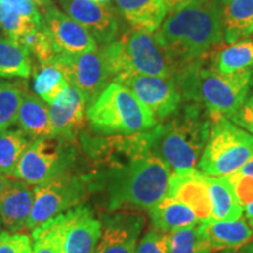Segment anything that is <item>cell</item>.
<instances>
[{
  "label": "cell",
  "mask_w": 253,
  "mask_h": 253,
  "mask_svg": "<svg viewBox=\"0 0 253 253\" xmlns=\"http://www.w3.org/2000/svg\"><path fill=\"white\" fill-rule=\"evenodd\" d=\"M31 53L6 36H0V78L27 79L32 68Z\"/></svg>",
  "instance_id": "484cf974"
},
{
  "label": "cell",
  "mask_w": 253,
  "mask_h": 253,
  "mask_svg": "<svg viewBox=\"0 0 253 253\" xmlns=\"http://www.w3.org/2000/svg\"><path fill=\"white\" fill-rule=\"evenodd\" d=\"M237 172L242 173V175H244V176L252 177V178H253V160L249 161L248 163L244 164V166L240 168V169Z\"/></svg>",
  "instance_id": "74e56055"
},
{
  "label": "cell",
  "mask_w": 253,
  "mask_h": 253,
  "mask_svg": "<svg viewBox=\"0 0 253 253\" xmlns=\"http://www.w3.org/2000/svg\"><path fill=\"white\" fill-rule=\"evenodd\" d=\"M32 239L24 233L0 232V253H32Z\"/></svg>",
  "instance_id": "d6a6232c"
},
{
  "label": "cell",
  "mask_w": 253,
  "mask_h": 253,
  "mask_svg": "<svg viewBox=\"0 0 253 253\" xmlns=\"http://www.w3.org/2000/svg\"><path fill=\"white\" fill-rule=\"evenodd\" d=\"M42 27V14L33 0H0V30L19 42Z\"/></svg>",
  "instance_id": "d6986e66"
},
{
  "label": "cell",
  "mask_w": 253,
  "mask_h": 253,
  "mask_svg": "<svg viewBox=\"0 0 253 253\" xmlns=\"http://www.w3.org/2000/svg\"><path fill=\"white\" fill-rule=\"evenodd\" d=\"M31 143L30 137L21 129L0 131V175L13 177Z\"/></svg>",
  "instance_id": "f1b7e54d"
},
{
  "label": "cell",
  "mask_w": 253,
  "mask_h": 253,
  "mask_svg": "<svg viewBox=\"0 0 253 253\" xmlns=\"http://www.w3.org/2000/svg\"><path fill=\"white\" fill-rule=\"evenodd\" d=\"M88 189L86 175L78 176L72 172L36 185L33 209L26 223V230H34L50 218L81 204Z\"/></svg>",
  "instance_id": "9c48e42d"
},
{
  "label": "cell",
  "mask_w": 253,
  "mask_h": 253,
  "mask_svg": "<svg viewBox=\"0 0 253 253\" xmlns=\"http://www.w3.org/2000/svg\"><path fill=\"white\" fill-rule=\"evenodd\" d=\"M219 6L227 43L253 36V0H220Z\"/></svg>",
  "instance_id": "cb8c5ba5"
},
{
  "label": "cell",
  "mask_w": 253,
  "mask_h": 253,
  "mask_svg": "<svg viewBox=\"0 0 253 253\" xmlns=\"http://www.w3.org/2000/svg\"><path fill=\"white\" fill-rule=\"evenodd\" d=\"M240 253H253V242L249 243V244H246L244 248L242 249Z\"/></svg>",
  "instance_id": "b9f144b4"
},
{
  "label": "cell",
  "mask_w": 253,
  "mask_h": 253,
  "mask_svg": "<svg viewBox=\"0 0 253 253\" xmlns=\"http://www.w3.org/2000/svg\"><path fill=\"white\" fill-rule=\"evenodd\" d=\"M32 246L33 253H62L60 237L48 223L32 230Z\"/></svg>",
  "instance_id": "1f68e13d"
},
{
  "label": "cell",
  "mask_w": 253,
  "mask_h": 253,
  "mask_svg": "<svg viewBox=\"0 0 253 253\" xmlns=\"http://www.w3.org/2000/svg\"><path fill=\"white\" fill-rule=\"evenodd\" d=\"M113 81L128 88L136 99L150 110L157 122L173 115L181 103L182 95L175 78L122 75Z\"/></svg>",
  "instance_id": "7c38bea8"
},
{
  "label": "cell",
  "mask_w": 253,
  "mask_h": 253,
  "mask_svg": "<svg viewBox=\"0 0 253 253\" xmlns=\"http://www.w3.org/2000/svg\"><path fill=\"white\" fill-rule=\"evenodd\" d=\"M252 160H253V157H252Z\"/></svg>",
  "instance_id": "bcb514c9"
},
{
  "label": "cell",
  "mask_w": 253,
  "mask_h": 253,
  "mask_svg": "<svg viewBox=\"0 0 253 253\" xmlns=\"http://www.w3.org/2000/svg\"><path fill=\"white\" fill-rule=\"evenodd\" d=\"M17 122L21 130L33 141L53 137L49 104L36 95L24 91Z\"/></svg>",
  "instance_id": "7402d4cb"
},
{
  "label": "cell",
  "mask_w": 253,
  "mask_h": 253,
  "mask_svg": "<svg viewBox=\"0 0 253 253\" xmlns=\"http://www.w3.org/2000/svg\"><path fill=\"white\" fill-rule=\"evenodd\" d=\"M233 192L242 208H246L253 202V178L244 176L239 172H235L227 176Z\"/></svg>",
  "instance_id": "e575fe53"
},
{
  "label": "cell",
  "mask_w": 253,
  "mask_h": 253,
  "mask_svg": "<svg viewBox=\"0 0 253 253\" xmlns=\"http://www.w3.org/2000/svg\"><path fill=\"white\" fill-rule=\"evenodd\" d=\"M24 90L14 82L0 80V131L17 123Z\"/></svg>",
  "instance_id": "4dcf8cb0"
},
{
  "label": "cell",
  "mask_w": 253,
  "mask_h": 253,
  "mask_svg": "<svg viewBox=\"0 0 253 253\" xmlns=\"http://www.w3.org/2000/svg\"><path fill=\"white\" fill-rule=\"evenodd\" d=\"M212 121L198 169L207 176L227 177L252 160L253 135L226 118Z\"/></svg>",
  "instance_id": "52a82bcc"
},
{
  "label": "cell",
  "mask_w": 253,
  "mask_h": 253,
  "mask_svg": "<svg viewBox=\"0 0 253 253\" xmlns=\"http://www.w3.org/2000/svg\"><path fill=\"white\" fill-rule=\"evenodd\" d=\"M188 205L199 221L211 219L212 204L207 181V175L199 170L173 171L169 181L168 195Z\"/></svg>",
  "instance_id": "e0dca14e"
},
{
  "label": "cell",
  "mask_w": 253,
  "mask_h": 253,
  "mask_svg": "<svg viewBox=\"0 0 253 253\" xmlns=\"http://www.w3.org/2000/svg\"><path fill=\"white\" fill-rule=\"evenodd\" d=\"M211 204L212 220H237L243 216V208L239 204L227 177L207 176Z\"/></svg>",
  "instance_id": "d4e9b609"
},
{
  "label": "cell",
  "mask_w": 253,
  "mask_h": 253,
  "mask_svg": "<svg viewBox=\"0 0 253 253\" xmlns=\"http://www.w3.org/2000/svg\"><path fill=\"white\" fill-rule=\"evenodd\" d=\"M65 13L86 28L97 42L108 45L116 39L119 21L108 6L94 0H59Z\"/></svg>",
  "instance_id": "5bb4252c"
},
{
  "label": "cell",
  "mask_w": 253,
  "mask_h": 253,
  "mask_svg": "<svg viewBox=\"0 0 253 253\" xmlns=\"http://www.w3.org/2000/svg\"><path fill=\"white\" fill-rule=\"evenodd\" d=\"M86 118L90 130L103 136L131 135L157 126L150 110L128 88L114 81L87 107Z\"/></svg>",
  "instance_id": "8992f818"
},
{
  "label": "cell",
  "mask_w": 253,
  "mask_h": 253,
  "mask_svg": "<svg viewBox=\"0 0 253 253\" xmlns=\"http://www.w3.org/2000/svg\"><path fill=\"white\" fill-rule=\"evenodd\" d=\"M42 26L48 34L56 54H81L97 50L93 36L55 6L49 5L42 11Z\"/></svg>",
  "instance_id": "4fadbf2b"
},
{
  "label": "cell",
  "mask_w": 253,
  "mask_h": 253,
  "mask_svg": "<svg viewBox=\"0 0 253 253\" xmlns=\"http://www.w3.org/2000/svg\"><path fill=\"white\" fill-rule=\"evenodd\" d=\"M47 63H52L67 78L69 84L79 90L87 106L94 102L112 82L99 50L81 54L60 53Z\"/></svg>",
  "instance_id": "30bf717a"
},
{
  "label": "cell",
  "mask_w": 253,
  "mask_h": 253,
  "mask_svg": "<svg viewBox=\"0 0 253 253\" xmlns=\"http://www.w3.org/2000/svg\"><path fill=\"white\" fill-rule=\"evenodd\" d=\"M94 1L100 2V4H106V2H108L109 0H94Z\"/></svg>",
  "instance_id": "ee69618b"
},
{
  "label": "cell",
  "mask_w": 253,
  "mask_h": 253,
  "mask_svg": "<svg viewBox=\"0 0 253 253\" xmlns=\"http://www.w3.org/2000/svg\"><path fill=\"white\" fill-rule=\"evenodd\" d=\"M115 6L132 30L150 33L158 30L168 12L163 0H115Z\"/></svg>",
  "instance_id": "ffe728a7"
},
{
  "label": "cell",
  "mask_w": 253,
  "mask_h": 253,
  "mask_svg": "<svg viewBox=\"0 0 253 253\" xmlns=\"http://www.w3.org/2000/svg\"><path fill=\"white\" fill-rule=\"evenodd\" d=\"M230 120L253 135V95L244 101L240 108L230 116Z\"/></svg>",
  "instance_id": "d590c367"
},
{
  "label": "cell",
  "mask_w": 253,
  "mask_h": 253,
  "mask_svg": "<svg viewBox=\"0 0 253 253\" xmlns=\"http://www.w3.org/2000/svg\"><path fill=\"white\" fill-rule=\"evenodd\" d=\"M77 158L73 142L56 137L34 140L25 151L13 177L31 185H40L71 172Z\"/></svg>",
  "instance_id": "ba28073f"
},
{
  "label": "cell",
  "mask_w": 253,
  "mask_h": 253,
  "mask_svg": "<svg viewBox=\"0 0 253 253\" xmlns=\"http://www.w3.org/2000/svg\"><path fill=\"white\" fill-rule=\"evenodd\" d=\"M253 66V39L240 40L211 53V67L220 73H235Z\"/></svg>",
  "instance_id": "4316f807"
},
{
  "label": "cell",
  "mask_w": 253,
  "mask_h": 253,
  "mask_svg": "<svg viewBox=\"0 0 253 253\" xmlns=\"http://www.w3.org/2000/svg\"><path fill=\"white\" fill-rule=\"evenodd\" d=\"M9 182H11V179L7 178L5 175H0V198H1L2 194H4V191L7 188Z\"/></svg>",
  "instance_id": "ab89813d"
},
{
  "label": "cell",
  "mask_w": 253,
  "mask_h": 253,
  "mask_svg": "<svg viewBox=\"0 0 253 253\" xmlns=\"http://www.w3.org/2000/svg\"><path fill=\"white\" fill-rule=\"evenodd\" d=\"M191 1H194V0H163L168 12L177 11V9L182 8L183 6L188 5Z\"/></svg>",
  "instance_id": "8d00e7d4"
},
{
  "label": "cell",
  "mask_w": 253,
  "mask_h": 253,
  "mask_svg": "<svg viewBox=\"0 0 253 253\" xmlns=\"http://www.w3.org/2000/svg\"><path fill=\"white\" fill-rule=\"evenodd\" d=\"M36 186L21 179H11L0 198V218L9 232L19 233L26 229L34 203Z\"/></svg>",
  "instance_id": "ac0fdd59"
},
{
  "label": "cell",
  "mask_w": 253,
  "mask_h": 253,
  "mask_svg": "<svg viewBox=\"0 0 253 253\" xmlns=\"http://www.w3.org/2000/svg\"><path fill=\"white\" fill-rule=\"evenodd\" d=\"M199 227L213 251L236 249L253 237V229L243 218L237 220L199 221Z\"/></svg>",
  "instance_id": "44dd1931"
},
{
  "label": "cell",
  "mask_w": 253,
  "mask_h": 253,
  "mask_svg": "<svg viewBox=\"0 0 253 253\" xmlns=\"http://www.w3.org/2000/svg\"><path fill=\"white\" fill-rule=\"evenodd\" d=\"M86 113L87 103L84 96L69 84L49 106L53 137L74 142L84 128Z\"/></svg>",
  "instance_id": "2e32d148"
},
{
  "label": "cell",
  "mask_w": 253,
  "mask_h": 253,
  "mask_svg": "<svg viewBox=\"0 0 253 253\" xmlns=\"http://www.w3.org/2000/svg\"><path fill=\"white\" fill-rule=\"evenodd\" d=\"M171 170L154 153H148L121 167L86 175L89 188H103L109 211L120 209L149 210L166 197Z\"/></svg>",
  "instance_id": "6da1fadb"
},
{
  "label": "cell",
  "mask_w": 253,
  "mask_h": 253,
  "mask_svg": "<svg viewBox=\"0 0 253 253\" xmlns=\"http://www.w3.org/2000/svg\"><path fill=\"white\" fill-rule=\"evenodd\" d=\"M101 223L102 235L93 253H135L143 217L130 212L106 214Z\"/></svg>",
  "instance_id": "9a60e30c"
},
{
  "label": "cell",
  "mask_w": 253,
  "mask_h": 253,
  "mask_svg": "<svg viewBox=\"0 0 253 253\" xmlns=\"http://www.w3.org/2000/svg\"><path fill=\"white\" fill-rule=\"evenodd\" d=\"M213 253H236L235 249H229V250H220V251H216Z\"/></svg>",
  "instance_id": "7bdbcfd3"
},
{
  "label": "cell",
  "mask_w": 253,
  "mask_h": 253,
  "mask_svg": "<svg viewBox=\"0 0 253 253\" xmlns=\"http://www.w3.org/2000/svg\"><path fill=\"white\" fill-rule=\"evenodd\" d=\"M135 253H170L169 233L150 231L137 244Z\"/></svg>",
  "instance_id": "836d02e7"
},
{
  "label": "cell",
  "mask_w": 253,
  "mask_h": 253,
  "mask_svg": "<svg viewBox=\"0 0 253 253\" xmlns=\"http://www.w3.org/2000/svg\"><path fill=\"white\" fill-rule=\"evenodd\" d=\"M175 80L189 102L202 104L211 120L229 118L240 108L253 86V69L220 73L203 67L201 58L178 68Z\"/></svg>",
  "instance_id": "3957f363"
},
{
  "label": "cell",
  "mask_w": 253,
  "mask_h": 253,
  "mask_svg": "<svg viewBox=\"0 0 253 253\" xmlns=\"http://www.w3.org/2000/svg\"><path fill=\"white\" fill-rule=\"evenodd\" d=\"M112 81L122 75L175 78L178 66L150 32L132 30L100 50Z\"/></svg>",
  "instance_id": "5b68a950"
},
{
  "label": "cell",
  "mask_w": 253,
  "mask_h": 253,
  "mask_svg": "<svg viewBox=\"0 0 253 253\" xmlns=\"http://www.w3.org/2000/svg\"><path fill=\"white\" fill-rule=\"evenodd\" d=\"M210 115L190 102L167 123L154 126L151 151L173 171L196 169L210 135Z\"/></svg>",
  "instance_id": "277c9868"
},
{
  "label": "cell",
  "mask_w": 253,
  "mask_h": 253,
  "mask_svg": "<svg viewBox=\"0 0 253 253\" xmlns=\"http://www.w3.org/2000/svg\"><path fill=\"white\" fill-rule=\"evenodd\" d=\"M170 253H211L212 246L202 233L199 223L169 233Z\"/></svg>",
  "instance_id": "f546056e"
},
{
  "label": "cell",
  "mask_w": 253,
  "mask_h": 253,
  "mask_svg": "<svg viewBox=\"0 0 253 253\" xmlns=\"http://www.w3.org/2000/svg\"><path fill=\"white\" fill-rule=\"evenodd\" d=\"M33 1L36 2L38 6H40V7H42V8H45V7H47V6H49L50 4H52V0H33Z\"/></svg>",
  "instance_id": "60d3db41"
},
{
  "label": "cell",
  "mask_w": 253,
  "mask_h": 253,
  "mask_svg": "<svg viewBox=\"0 0 253 253\" xmlns=\"http://www.w3.org/2000/svg\"><path fill=\"white\" fill-rule=\"evenodd\" d=\"M148 211L155 229L163 233H171L199 223L196 213L188 205L170 196H166Z\"/></svg>",
  "instance_id": "603a6c76"
},
{
  "label": "cell",
  "mask_w": 253,
  "mask_h": 253,
  "mask_svg": "<svg viewBox=\"0 0 253 253\" xmlns=\"http://www.w3.org/2000/svg\"><path fill=\"white\" fill-rule=\"evenodd\" d=\"M69 86L65 74L52 63H39L34 69L33 90L47 104H53Z\"/></svg>",
  "instance_id": "83f0119b"
},
{
  "label": "cell",
  "mask_w": 253,
  "mask_h": 253,
  "mask_svg": "<svg viewBox=\"0 0 253 253\" xmlns=\"http://www.w3.org/2000/svg\"><path fill=\"white\" fill-rule=\"evenodd\" d=\"M1 227H2V221H1V218H0V232H1Z\"/></svg>",
  "instance_id": "f6af8a7d"
},
{
  "label": "cell",
  "mask_w": 253,
  "mask_h": 253,
  "mask_svg": "<svg viewBox=\"0 0 253 253\" xmlns=\"http://www.w3.org/2000/svg\"><path fill=\"white\" fill-rule=\"evenodd\" d=\"M154 36L178 68L202 58L224 39L219 2L194 0L170 12Z\"/></svg>",
  "instance_id": "7a4b0ae2"
},
{
  "label": "cell",
  "mask_w": 253,
  "mask_h": 253,
  "mask_svg": "<svg viewBox=\"0 0 253 253\" xmlns=\"http://www.w3.org/2000/svg\"><path fill=\"white\" fill-rule=\"evenodd\" d=\"M245 216H246V220H248V223L250 224V226L253 229V202L245 208Z\"/></svg>",
  "instance_id": "f35d334b"
},
{
  "label": "cell",
  "mask_w": 253,
  "mask_h": 253,
  "mask_svg": "<svg viewBox=\"0 0 253 253\" xmlns=\"http://www.w3.org/2000/svg\"><path fill=\"white\" fill-rule=\"evenodd\" d=\"M61 240L62 253H93L102 235V223L90 208L79 204L47 220Z\"/></svg>",
  "instance_id": "8fae6325"
}]
</instances>
